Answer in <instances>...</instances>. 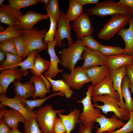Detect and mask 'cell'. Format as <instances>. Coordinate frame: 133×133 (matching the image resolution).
I'll return each instance as SVG.
<instances>
[{
    "label": "cell",
    "mask_w": 133,
    "mask_h": 133,
    "mask_svg": "<svg viewBox=\"0 0 133 133\" xmlns=\"http://www.w3.org/2000/svg\"><path fill=\"white\" fill-rule=\"evenodd\" d=\"M22 33V29L18 25L9 26L4 31L0 33V42L12 39Z\"/></svg>",
    "instance_id": "obj_32"
},
{
    "label": "cell",
    "mask_w": 133,
    "mask_h": 133,
    "mask_svg": "<svg viewBox=\"0 0 133 133\" xmlns=\"http://www.w3.org/2000/svg\"><path fill=\"white\" fill-rule=\"evenodd\" d=\"M39 52L37 50H34L30 52L27 55V58L17 65L21 67V69L27 71L28 69H33V64L36 54Z\"/></svg>",
    "instance_id": "obj_39"
},
{
    "label": "cell",
    "mask_w": 133,
    "mask_h": 133,
    "mask_svg": "<svg viewBox=\"0 0 133 133\" xmlns=\"http://www.w3.org/2000/svg\"><path fill=\"white\" fill-rule=\"evenodd\" d=\"M23 15L20 10L14 9L8 3L0 6V22L9 26L19 25V19Z\"/></svg>",
    "instance_id": "obj_15"
},
{
    "label": "cell",
    "mask_w": 133,
    "mask_h": 133,
    "mask_svg": "<svg viewBox=\"0 0 133 133\" xmlns=\"http://www.w3.org/2000/svg\"><path fill=\"white\" fill-rule=\"evenodd\" d=\"M68 10L66 14V16L68 20L75 21L83 13V6L76 0H70Z\"/></svg>",
    "instance_id": "obj_30"
},
{
    "label": "cell",
    "mask_w": 133,
    "mask_h": 133,
    "mask_svg": "<svg viewBox=\"0 0 133 133\" xmlns=\"http://www.w3.org/2000/svg\"><path fill=\"white\" fill-rule=\"evenodd\" d=\"M11 133H22L19 131L17 129H12L11 130Z\"/></svg>",
    "instance_id": "obj_51"
},
{
    "label": "cell",
    "mask_w": 133,
    "mask_h": 133,
    "mask_svg": "<svg viewBox=\"0 0 133 133\" xmlns=\"http://www.w3.org/2000/svg\"><path fill=\"white\" fill-rule=\"evenodd\" d=\"M82 45L94 51H98L101 44L95 40L91 35H89L82 37Z\"/></svg>",
    "instance_id": "obj_36"
},
{
    "label": "cell",
    "mask_w": 133,
    "mask_h": 133,
    "mask_svg": "<svg viewBox=\"0 0 133 133\" xmlns=\"http://www.w3.org/2000/svg\"><path fill=\"white\" fill-rule=\"evenodd\" d=\"M0 74V86L3 88L4 94H6L7 88L10 84L17 80L21 81L23 76L28 74V71H25L21 68L15 69H4L1 70Z\"/></svg>",
    "instance_id": "obj_14"
},
{
    "label": "cell",
    "mask_w": 133,
    "mask_h": 133,
    "mask_svg": "<svg viewBox=\"0 0 133 133\" xmlns=\"http://www.w3.org/2000/svg\"><path fill=\"white\" fill-rule=\"evenodd\" d=\"M50 61L42 58L39 52L36 54L33 62V69H30L33 76L41 77L42 73L49 68Z\"/></svg>",
    "instance_id": "obj_28"
},
{
    "label": "cell",
    "mask_w": 133,
    "mask_h": 133,
    "mask_svg": "<svg viewBox=\"0 0 133 133\" xmlns=\"http://www.w3.org/2000/svg\"><path fill=\"white\" fill-rule=\"evenodd\" d=\"M110 69L107 65L89 67L86 71L92 84H97L102 81L109 73Z\"/></svg>",
    "instance_id": "obj_23"
},
{
    "label": "cell",
    "mask_w": 133,
    "mask_h": 133,
    "mask_svg": "<svg viewBox=\"0 0 133 133\" xmlns=\"http://www.w3.org/2000/svg\"><path fill=\"white\" fill-rule=\"evenodd\" d=\"M43 40L48 45V49L47 50L50 59V64L49 69L44 74L46 77L51 79L56 76L59 73H62L64 69L58 68V64H61L60 59L57 56L55 50V47L57 46V42L55 39L51 42Z\"/></svg>",
    "instance_id": "obj_19"
},
{
    "label": "cell",
    "mask_w": 133,
    "mask_h": 133,
    "mask_svg": "<svg viewBox=\"0 0 133 133\" xmlns=\"http://www.w3.org/2000/svg\"><path fill=\"white\" fill-rule=\"evenodd\" d=\"M65 110H55L52 104H47L34 111L36 120L43 133H54L53 127L57 114L64 113Z\"/></svg>",
    "instance_id": "obj_3"
},
{
    "label": "cell",
    "mask_w": 133,
    "mask_h": 133,
    "mask_svg": "<svg viewBox=\"0 0 133 133\" xmlns=\"http://www.w3.org/2000/svg\"><path fill=\"white\" fill-rule=\"evenodd\" d=\"M89 16L95 15L103 17L118 14H124L133 17V11L113 0L99 2L94 7L85 10Z\"/></svg>",
    "instance_id": "obj_4"
},
{
    "label": "cell",
    "mask_w": 133,
    "mask_h": 133,
    "mask_svg": "<svg viewBox=\"0 0 133 133\" xmlns=\"http://www.w3.org/2000/svg\"><path fill=\"white\" fill-rule=\"evenodd\" d=\"M4 1V0H0V6H1L2 5L3 2Z\"/></svg>",
    "instance_id": "obj_55"
},
{
    "label": "cell",
    "mask_w": 133,
    "mask_h": 133,
    "mask_svg": "<svg viewBox=\"0 0 133 133\" xmlns=\"http://www.w3.org/2000/svg\"><path fill=\"white\" fill-rule=\"evenodd\" d=\"M104 95L111 96L120 101L119 95L118 92L115 91L113 88V82L109 73L102 81L97 84L93 85L92 87V97L96 95Z\"/></svg>",
    "instance_id": "obj_17"
},
{
    "label": "cell",
    "mask_w": 133,
    "mask_h": 133,
    "mask_svg": "<svg viewBox=\"0 0 133 133\" xmlns=\"http://www.w3.org/2000/svg\"><path fill=\"white\" fill-rule=\"evenodd\" d=\"M130 80L126 75L124 78L121 84V93L125 101L126 108L129 113L133 112V100L129 89V84Z\"/></svg>",
    "instance_id": "obj_27"
},
{
    "label": "cell",
    "mask_w": 133,
    "mask_h": 133,
    "mask_svg": "<svg viewBox=\"0 0 133 133\" xmlns=\"http://www.w3.org/2000/svg\"><path fill=\"white\" fill-rule=\"evenodd\" d=\"M71 71L70 74L63 73L62 77L63 80L73 89L79 90L84 84L90 82L86 69L81 66H77Z\"/></svg>",
    "instance_id": "obj_8"
},
{
    "label": "cell",
    "mask_w": 133,
    "mask_h": 133,
    "mask_svg": "<svg viewBox=\"0 0 133 133\" xmlns=\"http://www.w3.org/2000/svg\"><path fill=\"white\" fill-rule=\"evenodd\" d=\"M46 10L49 16L55 20L58 21L60 17L61 11L59 6V0H49L46 5Z\"/></svg>",
    "instance_id": "obj_35"
},
{
    "label": "cell",
    "mask_w": 133,
    "mask_h": 133,
    "mask_svg": "<svg viewBox=\"0 0 133 133\" xmlns=\"http://www.w3.org/2000/svg\"><path fill=\"white\" fill-rule=\"evenodd\" d=\"M94 103L93 106L101 110L102 113L107 115L109 112H113L119 118L124 121L128 120L130 114L126 108H121L118 105L120 101L107 95H96L91 97Z\"/></svg>",
    "instance_id": "obj_1"
},
{
    "label": "cell",
    "mask_w": 133,
    "mask_h": 133,
    "mask_svg": "<svg viewBox=\"0 0 133 133\" xmlns=\"http://www.w3.org/2000/svg\"><path fill=\"white\" fill-rule=\"evenodd\" d=\"M82 6L87 4H95L99 2L98 0H76Z\"/></svg>",
    "instance_id": "obj_48"
},
{
    "label": "cell",
    "mask_w": 133,
    "mask_h": 133,
    "mask_svg": "<svg viewBox=\"0 0 133 133\" xmlns=\"http://www.w3.org/2000/svg\"><path fill=\"white\" fill-rule=\"evenodd\" d=\"M86 48L82 45L81 39H79L68 48L63 49L60 56L62 66L69 70H73L78 62L83 60L82 54Z\"/></svg>",
    "instance_id": "obj_5"
},
{
    "label": "cell",
    "mask_w": 133,
    "mask_h": 133,
    "mask_svg": "<svg viewBox=\"0 0 133 133\" xmlns=\"http://www.w3.org/2000/svg\"><path fill=\"white\" fill-rule=\"evenodd\" d=\"M8 3L14 9L19 10L21 8L35 5L37 0H8Z\"/></svg>",
    "instance_id": "obj_38"
},
{
    "label": "cell",
    "mask_w": 133,
    "mask_h": 133,
    "mask_svg": "<svg viewBox=\"0 0 133 133\" xmlns=\"http://www.w3.org/2000/svg\"><path fill=\"white\" fill-rule=\"evenodd\" d=\"M6 57V53L0 50V63L1 64L4 61Z\"/></svg>",
    "instance_id": "obj_50"
},
{
    "label": "cell",
    "mask_w": 133,
    "mask_h": 133,
    "mask_svg": "<svg viewBox=\"0 0 133 133\" xmlns=\"http://www.w3.org/2000/svg\"><path fill=\"white\" fill-rule=\"evenodd\" d=\"M107 65L110 70H116L124 66L133 65V55L128 54L106 56Z\"/></svg>",
    "instance_id": "obj_21"
},
{
    "label": "cell",
    "mask_w": 133,
    "mask_h": 133,
    "mask_svg": "<svg viewBox=\"0 0 133 133\" xmlns=\"http://www.w3.org/2000/svg\"><path fill=\"white\" fill-rule=\"evenodd\" d=\"M98 51L106 56L123 54H129L124 48L123 49L118 46L113 47L101 44Z\"/></svg>",
    "instance_id": "obj_34"
},
{
    "label": "cell",
    "mask_w": 133,
    "mask_h": 133,
    "mask_svg": "<svg viewBox=\"0 0 133 133\" xmlns=\"http://www.w3.org/2000/svg\"><path fill=\"white\" fill-rule=\"evenodd\" d=\"M45 78L43 75L41 77L33 76L30 78L29 81L34 84L35 88V93L32 97L33 99L38 97L41 99L44 98L47 93L51 91L47 87L44 81Z\"/></svg>",
    "instance_id": "obj_26"
},
{
    "label": "cell",
    "mask_w": 133,
    "mask_h": 133,
    "mask_svg": "<svg viewBox=\"0 0 133 133\" xmlns=\"http://www.w3.org/2000/svg\"><path fill=\"white\" fill-rule=\"evenodd\" d=\"M6 59L0 65V70L18 68V65L22 62L23 58L17 55L11 53H6Z\"/></svg>",
    "instance_id": "obj_31"
},
{
    "label": "cell",
    "mask_w": 133,
    "mask_h": 133,
    "mask_svg": "<svg viewBox=\"0 0 133 133\" xmlns=\"http://www.w3.org/2000/svg\"><path fill=\"white\" fill-rule=\"evenodd\" d=\"M38 2L45 3L47 5L49 2V0H37Z\"/></svg>",
    "instance_id": "obj_53"
},
{
    "label": "cell",
    "mask_w": 133,
    "mask_h": 133,
    "mask_svg": "<svg viewBox=\"0 0 133 133\" xmlns=\"http://www.w3.org/2000/svg\"><path fill=\"white\" fill-rule=\"evenodd\" d=\"M117 3L133 11V0H120Z\"/></svg>",
    "instance_id": "obj_47"
},
{
    "label": "cell",
    "mask_w": 133,
    "mask_h": 133,
    "mask_svg": "<svg viewBox=\"0 0 133 133\" xmlns=\"http://www.w3.org/2000/svg\"><path fill=\"white\" fill-rule=\"evenodd\" d=\"M11 130L3 118H0V133H11Z\"/></svg>",
    "instance_id": "obj_46"
},
{
    "label": "cell",
    "mask_w": 133,
    "mask_h": 133,
    "mask_svg": "<svg viewBox=\"0 0 133 133\" xmlns=\"http://www.w3.org/2000/svg\"><path fill=\"white\" fill-rule=\"evenodd\" d=\"M93 85L92 84L88 86L85 97L81 101L78 100L77 102L82 103L83 106V112L80 114L79 117L81 122L83 124L95 122L101 114L100 109L95 108L92 103L91 92Z\"/></svg>",
    "instance_id": "obj_7"
},
{
    "label": "cell",
    "mask_w": 133,
    "mask_h": 133,
    "mask_svg": "<svg viewBox=\"0 0 133 133\" xmlns=\"http://www.w3.org/2000/svg\"><path fill=\"white\" fill-rule=\"evenodd\" d=\"M130 66L131 69L133 71V65L130 66Z\"/></svg>",
    "instance_id": "obj_56"
},
{
    "label": "cell",
    "mask_w": 133,
    "mask_h": 133,
    "mask_svg": "<svg viewBox=\"0 0 133 133\" xmlns=\"http://www.w3.org/2000/svg\"><path fill=\"white\" fill-rule=\"evenodd\" d=\"M54 133H66V131L65 126L60 117L56 119L53 127Z\"/></svg>",
    "instance_id": "obj_44"
},
{
    "label": "cell",
    "mask_w": 133,
    "mask_h": 133,
    "mask_svg": "<svg viewBox=\"0 0 133 133\" xmlns=\"http://www.w3.org/2000/svg\"><path fill=\"white\" fill-rule=\"evenodd\" d=\"M89 16L87 12H83L73 23L71 27L77 39L93 33V29Z\"/></svg>",
    "instance_id": "obj_11"
},
{
    "label": "cell",
    "mask_w": 133,
    "mask_h": 133,
    "mask_svg": "<svg viewBox=\"0 0 133 133\" xmlns=\"http://www.w3.org/2000/svg\"><path fill=\"white\" fill-rule=\"evenodd\" d=\"M129 88H130V92L131 93L133 94V84L131 81L129 84Z\"/></svg>",
    "instance_id": "obj_52"
},
{
    "label": "cell",
    "mask_w": 133,
    "mask_h": 133,
    "mask_svg": "<svg viewBox=\"0 0 133 133\" xmlns=\"http://www.w3.org/2000/svg\"><path fill=\"white\" fill-rule=\"evenodd\" d=\"M57 95L62 97L65 96L63 93L59 91L57 93L52 94L48 97L43 98L30 100L23 99V101L25 107L31 111H33V109L34 108L40 107L47 100L52 97Z\"/></svg>",
    "instance_id": "obj_33"
},
{
    "label": "cell",
    "mask_w": 133,
    "mask_h": 133,
    "mask_svg": "<svg viewBox=\"0 0 133 133\" xmlns=\"http://www.w3.org/2000/svg\"><path fill=\"white\" fill-rule=\"evenodd\" d=\"M0 50L6 53H11L17 55V48L12 39L0 42Z\"/></svg>",
    "instance_id": "obj_40"
},
{
    "label": "cell",
    "mask_w": 133,
    "mask_h": 133,
    "mask_svg": "<svg viewBox=\"0 0 133 133\" xmlns=\"http://www.w3.org/2000/svg\"><path fill=\"white\" fill-rule=\"evenodd\" d=\"M49 17V16L47 13L44 15L29 11L21 17L19 22V25L22 29L31 30L38 22Z\"/></svg>",
    "instance_id": "obj_20"
},
{
    "label": "cell",
    "mask_w": 133,
    "mask_h": 133,
    "mask_svg": "<svg viewBox=\"0 0 133 133\" xmlns=\"http://www.w3.org/2000/svg\"><path fill=\"white\" fill-rule=\"evenodd\" d=\"M43 75L50 83L53 92L59 91L63 93L66 98L68 99L71 97L73 93V91L63 80H54L46 76L44 74Z\"/></svg>",
    "instance_id": "obj_29"
},
{
    "label": "cell",
    "mask_w": 133,
    "mask_h": 133,
    "mask_svg": "<svg viewBox=\"0 0 133 133\" xmlns=\"http://www.w3.org/2000/svg\"><path fill=\"white\" fill-rule=\"evenodd\" d=\"M131 55H133V50L132 52Z\"/></svg>",
    "instance_id": "obj_57"
},
{
    "label": "cell",
    "mask_w": 133,
    "mask_h": 133,
    "mask_svg": "<svg viewBox=\"0 0 133 133\" xmlns=\"http://www.w3.org/2000/svg\"><path fill=\"white\" fill-rule=\"evenodd\" d=\"M23 99L16 95L12 98H8L3 94L0 95V104L9 106L18 111L24 116L26 120H30L35 116L34 111H31L25 107Z\"/></svg>",
    "instance_id": "obj_10"
},
{
    "label": "cell",
    "mask_w": 133,
    "mask_h": 133,
    "mask_svg": "<svg viewBox=\"0 0 133 133\" xmlns=\"http://www.w3.org/2000/svg\"><path fill=\"white\" fill-rule=\"evenodd\" d=\"M84 60L82 68L86 69L92 66L107 65V59L106 56L99 51H94L86 47L82 55Z\"/></svg>",
    "instance_id": "obj_13"
},
{
    "label": "cell",
    "mask_w": 133,
    "mask_h": 133,
    "mask_svg": "<svg viewBox=\"0 0 133 133\" xmlns=\"http://www.w3.org/2000/svg\"><path fill=\"white\" fill-rule=\"evenodd\" d=\"M4 30V28L1 25H0V32L3 31Z\"/></svg>",
    "instance_id": "obj_54"
},
{
    "label": "cell",
    "mask_w": 133,
    "mask_h": 133,
    "mask_svg": "<svg viewBox=\"0 0 133 133\" xmlns=\"http://www.w3.org/2000/svg\"><path fill=\"white\" fill-rule=\"evenodd\" d=\"M80 112L79 110L75 108L67 115L58 114L65 126L66 133H70L72 130L74 129L76 125L81 122L79 118Z\"/></svg>",
    "instance_id": "obj_24"
},
{
    "label": "cell",
    "mask_w": 133,
    "mask_h": 133,
    "mask_svg": "<svg viewBox=\"0 0 133 133\" xmlns=\"http://www.w3.org/2000/svg\"><path fill=\"white\" fill-rule=\"evenodd\" d=\"M130 17L124 14H118L111 16V19L105 25L97 35L99 38L108 40L113 37L121 29L129 23Z\"/></svg>",
    "instance_id": "obj_6"
},
{
    "label": "cell",
    "mask_w": 133,
    "mask_h": 133,
    "mask_svg": "<svg viewBox=\"0 0 133 133\" xmlns=\"http://www.w3.org/2000/svg\"><path fill=\"white\" fill-rule=\"evenodd\" d=\"M130 118L126 124L119 129L113 132L103 133H130L133 132V112L130 113Z\"/></svg>",
    "instance_id": "obj_43"
},
{
    "label": "cell",
    "mask_w": 133,
    "mask_h": 133,
    "mask_svg": "<svg viewBox=\"0 0 133 133\" xmlns=\"http://www.w3.org/2000/svg\"><path fill=\"white\" fill-rule=\"evenodd\" d=\"M22 29L21 35L25 42L26 49L23 59L24 60L31 51L37 50L39 52L48 49V45L43 40L47 32V28L41 31L37 28H33L31 30Z\"/></svg>",
    "instance_id": "obj_2"
},
{
    "label": "cell",
    "mask_w": 133,
    "mask_h": 133,
    "mask_svg": "<svg viewBox=\"0 0 133 133\" xmlns=\"http://www.w3.org/2000/svg\"><path fill=\"white\" fill-rule=\"evenodd\" d=\"M109 73L113 82V88L119 95L120 101L118 105L121 109H126L121 94V85L124 78L127 74V66H124L116 70H110Z\"/></svg>",
    "instance_id": "obj_18"
},
{
    "label": "cell",
    "mask_w": 133,
    "mask_h": 133,
    "mask_svg": "<svg viewBox=\"0 0 133 133\" xmlns=\"http://www.w3.org/2000/svg\"><path fill=\"white\" fill-rule=\"evenodd\" d=\"M16 45L17 55L22 58L25 54L26 46L25 41L21 35L18 36L12 39Z\"/></svg>",
    "instance_id": "obj_41"
},
{
    "label": "cell",
    "mask_w": 133,
    "mask_h": 133,
    "mask_svg": "<svg viewBox=\"0 0 133 133\" xmlns=\"http://www.w3.org/2000/svg\"><path fill=\"white\" fill-rule=\"evenodd\" d=\"M66 14L61 11V15L58 21V28L56 30L54 39L56 41L57 46L61 47L62 45V40L66 38L68 41V47L70 46L74 42L71 37V26L66 16Z\"/></svg>",
    "instance_id": "obj_9"
},
{
    "label": "cell",
    "mask_w": 133,
    "mask_h": 133,
    "mask_svg": "<svg viewBox=\"0 0 133 133\" xmlns=\"http://www.w3.org/2000/svg\"><path fill=\"white\" fill-rule=\"evenodd\" d=\"M12 83L14 86V92L22 99H26L28 98L32 97L35 93V86L30 81L23 83L20 81H15Z\"/></svg>",
    "instance_id": "obj_22"
},
{
    "label": "cell",
    "mask_w": 133,
    "mask_h": 133,
    "mask_svg": "<svg viewBox=\"0 0 133 133\" xmlns=\"http://www.w3.org/2000/svg\"><path fill=\"white\" fill-rule=\"evenodd\" d=\"M49 17L50 21V27L49 31H47L45 34L44 40L45 41L51 42L54 40L58 21L55 20L50 16H49Z\"/></svg>",
    "instance_id": "obj_42"
},
{
    "label": "cell",
    "mask_w": 133,
    "mask_h": 133,
    "mask_svg": "<svg viewBox=\"0 0 133 133\" xmlns=\"http://www.w3.org/2000/svg\"><path fill=\"white\" fill-rule=\"evenodd\" d=\"M95 122L99 124L100 127H95L97 131L95 133L113 132L126 124L114 114L111 118H108L101 114V116L96 119Z\"/></svg>",
    "instance_id": "obj_12"
},
{
    "label": "cell",
    "mask_w": 133,
    "mask_h": 133,
    "mask_svg": "<svg viewBox=\"0 0 133 133\" xmlns=\"http://www.w3.org/2000/svg\"><path fill=\"white\" fill-rule=\"evenodd\" d=\"M0 105V118H2L5 123L12 129H17L19 123H24L26 120L20 113L13 109H7L6 106Z\"/></svg>",
    "instance_id": "obj_16"
},
{
    "label": "cell",
    "mask_w": 133,
    "mask_h": 133,
    "mask_svg": "<svg viewBox=\"0 0 133 133\" xmlns=\"http://www.w3.org/2000/svg\"><path fill=\"white\" fill-rule=\"evenodd\" d=\"M129 28L121 29L117 33L124 41L125 46L124 49L129 55H131L133 50V17H130Z\"/></svg>",
    "instance_id": "obj_25"
},
{
    "label": "cell",
    "mask_w": 133,
    "mask_h": 133,
    "mask_svg": "<svg viewBox=\"0 0 133 133\" xmlns=\"http://www.w3.org/2000/svg\"><path fill=\"white\" fill-rule=\"evenodd\" d=\"M127 75L130 79V81L133 84V71L129 66H127Z\"/></svg>",
    "instance_id": "obj_49"
},
{
    "label": "cell",
    "mask_w": 133,
    "mask_h": 133,
    "mask_svg": "<svg viewBox=\"0 0 133 133\" xmlns=\"http://www.w3.org/2000/svg\"><path fill=\"white\" fill-rule=\"evenodd\" d=\"M24 124V133H43L39 128L35 116L31 120H26Z\"/></svg>",
    "instance_id": "obj_37"
},
{
    "label": "cell",
    "mask_w": 133,
    "mask_h": 133,
    "mask_svg": "<svg viewBox=\"0 0 133 133\" xmlns=\"http://www.w3.org/2000/svg\"><path fill=\"white\" fill-rule=\"evenodd\" d=\"M79 133H92V131L94 127V122H92L86 124H79Z\"/></svg>",
    "instance_id": "obj_45"
}]
</instances>
